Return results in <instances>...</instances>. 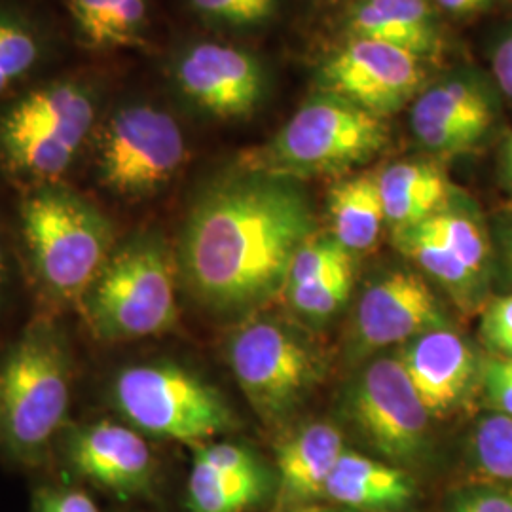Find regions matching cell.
I'll return each mask as SVG.
<instances>
[{
  "instance_id": "1",
  "label": "cell",
  "mask_w": 512,
  "mask_h": 512,
  "mask_svg": "<svg viewBox=\"0 0 512 512\" xmlns=\"http://www.w3.org/2000/svg\"><path fill=\"white\" fill-rule=\"evenodd\" d=\"M313 236V209L294 179L247 167L198 196L177 264L205 308L243 313L283 291L294 255Z\"/></svg>"
},
{
  "instance_id": "2",
  "label": "cell",
  "mask_w": 512,
  "mask_h": 512,
  "mask_svg": "<svg viewBox=\"0 0 512 512\" xmlns=\"http://www.w3.org/2000/svg\"><path fill=\"white\" fill-rule=\"evenodd\" d=\"M19 220L38 289L57 306L80 308L118 243L109 217L80 192L50 183L29 188Z\"/></svg>"
},
{
  "instance_id": "3",
  "label": "cell",
  "mask_w": 512,
  "mask_h": 512,
  "mask_svg": "<svg viewBox=\"0 0 512 512\" xmlns=\"http://www.w3.org/2000/svg\"><path fill=\"white\" fill-rule=\"evenodd\" d=\"M73 389V355L63 329L48 317L31 321L0 368V442L12 458L35 467L50 456Z\"/></svg>"
},
{
  "instance_id": "4",
  "label": "cell",
  "mask_w": 512,
  "mask_h": 512,
  "mask_svg": "<svg viewBox=\"0 0 512 512\" xmlns=\"http://www.w3.org/2000/svg\"><path fill=\"white\" fill-rule=\"evenodd\" d=\"M101 92L88 78H55L0 110V165L29 183H59L93 141Z\"/></svg>"
},
{
  "instance_id": "5",
  "label": "cell",
  "mask_w": 512,
  "mask_h": 512,
  "mask_svg": "<svg viewBox=\"0 0 512 512\" xmlns=\"http://www.w3.org/2000/svg\"><path fill=\"white\" fill-rule=\"evenodd\" d=\"M177 272L164 239L133 234L116 243L78 310L101 342L162 334L177 321Z\"/></svg>"
},
{
  "instance_id": "6",
  "label": "cell",
  "mask_w": 512,
  "mask_h": 512,
  "mask_svg": "<svg viewBox=\"0 0 512 512\" xmlns=\"http://www.w3.org/2000/svg\"><path fill=\"white\" fill-rule=\"evenodd\" d=\"M387 141L384 118L321 92L296 110L247 167L289 179L340 173L372 160Z\"/></svg>"
},
{
  "instance_id": "7",
  "label": "cell",
  "mask_w": 512,
  "mask_h": 512,
  "mask_svg": "<svg viewBox=\"0 0 512 512\" xmlns=\"http://www.w3.org/2000/svg\"><path fill=\"white\" fill-rule=\"evenodd\" d=\"M92 147L97 183L128 202L158 194L181 171L188 152L177 120L154 103L135 99L101 118Z\"/></svg>"
},
{
  "instance_id": "8",
  "label": "cell",
  "mask_w": 512,
  "mask_h": 512,
  "mask_svg": "<svg viewBox=\"0 0 512 512\" xmlns=\"http://www.w3.org/2000/svg\"><path fill=\"white\" fill-rule=\"evenodd\" d=\"M110 399L131 427L162 439L202 442L236 425L219 389L173 363L120 370L110 385Z\"/></svg>"
},
{
  "instance_id": "9",
  "label": "cell",
  "mask_w": 512,
  "mask_h": 512,
  "mask_svg": "<svg viewBox=\"0 0 512 512\" xmlns=\"http://www.w3.org/2000/svg\"><path fill=\"white\" fill-rule=\"evenodd\" d=\"M232 372L258 416L289 412L315 378L317 361L293 332L272 321L239 327L228 346Z\"/></svg>"
},
{
  "instance_id": "10",
  "label": "cell",
  "mask_w": 512,
  "mask_h": 512,
  "mask_svg": "<svg viewBox=\"0 0 512 512\" xmlns=\"http://www.w3.org/2000/svg\"><path fill=\"white\" fill-rule=\"evenodd\" d=\"M423 78L421 57L368 38H351L319 73L323 92L338 95L380 118L412 101Z\"/></svg>"
},
{
  "instance_id": "11",
  "label": "cell",
  "mask_w": 512,
  "mask_h": 512,
  "mask_svg": "<svg viewBox=\"0 0 512 512\" xmlns=\"http://www.w3.org/2000/svg\"><path fill=\"white\" fill-rule=\"evenodd\" d=\"M351 414L372 446L391 459L420 454L431 414L399 359H378L357 380Z\"/></svg>"
},
{
  "instance_id": "12",
  "label": "cell",
  "mask_w": 512,
  "mask_h": 512,
  "mask_svg": "<svg viewBox=\"0 0 512 512\" xmlns=\"http://www.w3.org/2000/svg\"><path fill=\"white\" fill-rule=\"evenodd\" d=\"M171 80L186 103L213 118L251 114L266 92L255 55L219 42H196L175 57Z\"/></svg>"
},
{
  "instance_id": "13",
  "label": "cell",
  "mask_w": 512,
  "mask_h": 512,
  "mask_svg": "<svg viewBox=\"0 0 512 512\" xmlns=\"http://www.w3.org/2000/svg\"><path fill=\"white\" fill-rule=\"evenodd\" d=\"M497 118V101L488 84L459 74L421 92L410 114L420 145L437 154H458L478 145Z\"/></svg>"
},
{
  "instance_id": "14",
  "label": "cell",
  "mask_w": 512,
  "mask_h": 512,
  "mask_svg": "<svg viewBox=\"0 0 512 512\" xmlns=\"http://www.w3.org/2000/svg\"><path fill=\"white\" fill-rule=\"evenodd\" d=\"M73 473L122 499L145 494L154 476V456L141 431L99 420L71 431L65 444Z\"/></svg>"
},
{
  "instance_id": "15",
  "label": "cell",
  "mask_w": 512,
  "mask_h": 512,
  "mask_svg": "<svg viewBox=\"0 0 512 512\" xmlns=\"http://www.w3.org/2000/svg\"><path fill=\"white\" fill-rule=\"evenodd\" d=\"M435 329H448V317L420 275L397 270L359 300L357 338L365 348L393 346Z\"/></svg>"
},
{
  "instance_id": "16",
  "label": "cell",
  "mask_w": 512,
  "mask_h": 512,
  "mask_svg": "<svg viewBox=\"0 0 512 512\" xmlns=\"http://www.w3.org/2000/svg\"><path fill=\"white\" fill-rule=\"evenodd\" d=\"M408 380L431 416H444L478 385L480 365L473 348L450 329L423 332L399 357Z\"/></svg>"
},
{
  "instance_id": "17",
  "label": "cell",
  "mask_w": 512,
  "mask_h": 512,
  "mask_svg": "<svg viewBox=\"0 0 512 512\" xmlns=\"http://www.w3.org/2000/svg\"><path fill=\"white\" fill-rule=\"evenodd\" d=\"M351 38L378 40L408 54L439 50L437 18L429 0H361L349 21Z\"/></svg>"
},
{
  "instance_id": "18",
  "label": "cell",
  "mask_w": 512,
  "mask_h": 512,
  "mask_svg": "<svg viewBox=\"0 0 512 512\" xmlns=\"http://www.w3.org/2000/svg\"><path fill=\"white\" fill-rule=\"evenodd\" d=\"M385 222L395 230L421 224L448 207L452 186L437 165L397 162L378 175Z\"/></svg>"
},
{
  "instance_id": "19",
  "label": "cell",
  "mask_w": 512,
  "mask_h": 512,
  "mask_svg": "<svg viewBox=\"0 0 512 512\" xmlns=\"http://www.w3.org/2000/svg\"><path fill=\"white\" fill-rule=\"evenodd\" d=\"M346 452L344 439L329 423H311L287 440L277 456L283 492L294 499L325 495L336 463Z\"/></svg>"
},
{
  "instance_id": "20",
  "label": "cell",
  "mask_w": 512,
  "mask_h": 512,
  "mask_svg": "<svg viewBox=\"0 0 512 512\" xmlns=\"http://www.w3.org/2000/svg\"><path fill=\"white\" fill-rule=\"evenodd\" d=\"M325 495L351 509H393L412 497V484L403 471L346 450L330 473Z\"/></svg>"
},
{
  "instance_id": "21",
  "label": "cell",
  "mask_w": 512,
  "mask_h": 512,
  "mask_svg": "<svg viewBox=\"0 0 512 512\" xmlns=\"http://www.w3.org/2000/svg\"><path fill=\"white\" fill-rule=\"evenodd\" d=\"M76 35L90 50L109 52L145 42L147 0H67Z\"/></svg>"
},
{
  "instance_id": "22",
  "label": "cell",
  "mask_w": 512,
  "mask_h": 512,
  "mask_svg": "<svg viewBox=\"0 0 512 512\" xmlns=\"http://www.w3.org/2000/svg\"><path fill=\"white\" fill-rule=\"evenodd\" d=\"M332 234L351 253L374 247L385 224L378 175L363 173L336 184L329 194Z\"/></svg>"
},
{
  "instance_id": "23",
  "label": "cell",
  "mask_w": 512,
  "mask_h": 512,
  "mask_svg": "<svg viewBox=\"0 0 512 512\" xmlns=\"http://www.w3.org/2000/svg\"><path fill=\"white\" fill-rule=\"evenodd\" d=\"M266 488L264 473H238L194 454L188 480L190 512H243L253 507Z\"/></svg>"
},
{
  "instance_id": "24",
  "label": "cell",
  "mask_w": 512,
  "mask_h": 512,
  "mask_svg": "<svg viewBox=\"0 0 512 512\" xmlns=\"http://www.w3.org/2000/svg\"><path fill=\"white\" fill-rule=\"evenodd\" d=\"M395 243L423 272L433 275L461 302L475 304L482 293V279L476 277L458 256L420 226L395 230Z\"/></svg>"
},
{
  "instance_id": "25",
  "label": "cell",
  "mask_w": 512,
  "mask_h": 512,
  "mask_svg": "<svg viewBox=\"0 0 512 512\" xmlns=\"http://www.w3.org/2000/svg\"><path fill=\"white\" fill-rule=\"evenodd\" d=\"M416 226L444 243L476 277L486 279L490 245L482 226L469 213L446 207Z\"/></svg>"
},
{
  "instance_id": "26",
  "label": "cell",
  "mask_w": 512,
  "mask_h": 512,
  "mask_svg": "<svg viewBox=\"0 0 512 512\" xmlns=\"http://www.w3.org/2000/svg\"><path fill=\"white\" fill-rule=\"evenodd\" d=\"M471 456L484 482L512 490V416H482L471 439Z\"/></svg>"
},
{
  "instance_id": "27",
  "label": "cell",
  "mask_w": 512,
  "mask_h": 512,
  "mask_svg": "<svg viewBox=\"0 0 512 512\" xmlns=\"http://www.w3.org/2000/svg\"><path fill=\"white\" fill-rule=\"evenodd\" d=\"M42 42L27 19L0 12V95L37 67Z\"/></svg>"
},
{
  "instance_id": "28",
  "label": "cell",
  "mask_w": 512,
  "mask_h": 512,
  "mask_svg": "<svg viewBox=\"0 0 512 512\" xmlns=\"http://www.w3.org/2000/svg\"><path fill=\"white\" fill-rule=\"evenodd\" d=\"M348 264H353V253L338 239L334 236L332 238L313 236L294 255L283 291L298 285L313 283Z\"/></svg>"
},
{
  "instance_id": "29",
  "label": "cell",
  "mask_w": 512,
  "mask_h": 512,
  "mask_svg": "<svg viewBox=\"0 0 512 512\" xmlns=\"http://www.w3.org/2000/svg\"><path fill=\"white\" fill-rule=\"evenodd\" d=\"M353 289V264H348L313 283L285 289L294 310L310 317H327L338 310Z\"/></svg>"
},
{
  "instance_id": "30",
  "label": "cell",
  "mask_w": 512,
  "mask_h": 512,
  "mask_svg": "<svg viewBox=\"0 0 512 512\" xmlns=\"http://www.w3.org/2000/svg\"><path fill=\"white\" fill-rule=\"evenodd\" d=\"M194 12L211 23L251 27L272 18L277 0H190Z\"/></svg>"
},
{
  "instance_id": "31",
  "label": "cell",
  "mask_w": 512,
  "mask_h": 512,
  "mask_svg": "<svg viewBox=\"0 0 512 512\" xmlns=\"http://www.w3.org/2000/svg\"><path fill=\"white\" fill-rule=\"evenodd\" d=\"M478 389L488 412L512 416V359L488 357L480 365Z\"/></svg>"
},
{
  "instance_id": "32",
  "label": "cell",
  "mask_w": 512,
  "mask_h": 512,
  "mask_svg": "<svg viewBox=\"0 0 512 512\" xmlns=\"http://www.w3.org/2000/svg\"><path fill=\"white\" fill-rule=\"evenodd\" d=\"M480 338L492 357L512 359V294L497 296L484 308Z\"/></svg>"
},
{
  "instance_id": "33",
  "label": "cell",
  "mask_w": 512,
  "mask_h": 512,
  "mask_svg": "<svg viewBox=\"0 0 512 512\" xmlns=\"http://www.w3.org/2000/svg\"><path fill=\"white\" fill-rule=\"evenodd\" d=\"M448 512H512V490L482 482L461 490Z\"/></svg>"
},
{
  "instance_id": "34",
  "label": "cell",
  "mask_w": 512,
  "mask_h": 512,
  "mask_svg": "<svg viewBox=\"0 0 512 512\" xmlns=\"http://www.w3.org/2000/svg\"><path fill=\"white\" fill-rule=\"evenodd\" d=\"M35 512H99L88 494L74 488H54L40 492Z\"/></svg>"
},
{
  "instance_id": "35",
  "label": "cell",
  "mask_w": 512,
  "mask_h": 512,
  "mask_svg": "<svg viewBox=\"0 0 512 512\" xmlns=\"http://www.w3.org/2000/svg\"><path fill=\"white\" fill-rule=\"evenodd\" d=\"M495 88L512 101V25L497 38L492 52Z\"/></svg>"
},
{
  "instance_id": "36",
  "label": "cell",
  "mask_w": 512,
  "mask_h": 512,
  "mask_svg": "<svg viewBox=\"0 0 512 512\" xmlns=\"http://www.w3.org/2000/svg\"><path fill=\"white\" fill-rule=\"evenodd\" d=\"M495 241H497L499 255L503 260V268L507 274L511 275L512 279V215H507L497 222Z\"/></svg>"
},
{
  "instance_id": "37",
  "label": "cell",
  "mask_w": 512,
  "mask_h": 512,
  "mask_svg": "<svg viewBox=\"0 0 512 512\" xmlns=\"http://www.w3.org/2000/svg\"><path fill=\"white\" fill-rule=\"evenodd\" d=\"M440 6L452 14H469L486 6L492 0H437Z\"/></svg>"
},
{
  "instance_id": "38",
  "label": "cell",
  "mask_w": 512,
  "mask_h": 512,
  "mask_svg": "<svg viewBox=\"0 0 512 512\" xmlns=\"http://www.w3.org/2000/svg\"><path fill=\"white\" fill-rule=\"evenodd\" d=\"M501 173L503 181L512 188V133L503 147V156H501Z\"/></svg>"
},
{
  "instance_id": "39",
  "label": "cell",
  "mask_w": 512,
  "mask_h": 512,
  "mask_svg": "<svg viewBox=\"0 0 512 512\" xmlns=\"http://www.w3.org/2000/svg\"><path fill=\"white\" fill-rule=\"evenodd\" d=\"M4 277H6V258H4V249H2V241H0V293H2Z\"/></svg>"
},
{
  "instance_id": "40",
  "label": "cell",
  "mask_w": 512,
  "mask_h": 512,
  "mask_svg": "<svg viewBox=\"0 0 512 512\" xmlns=\"http://www.w3.org/2000/svg\"><path fill=\"white\" fill-rule=\"evenodd\" d=\"M344 512H353V511H344Z\"/></svg>"
}]
</instances>
